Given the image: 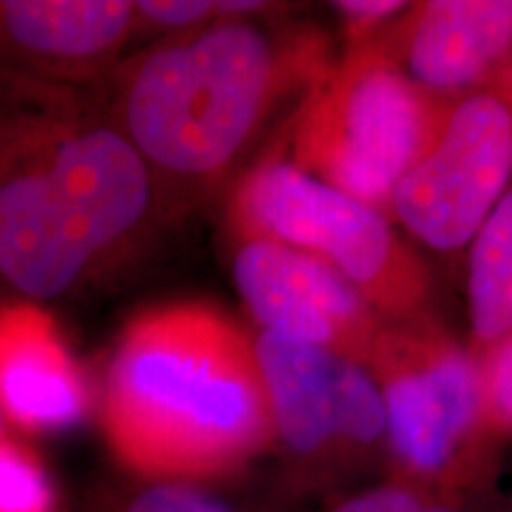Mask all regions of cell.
<instances>
[{
    "instance_id": "obj_11",
    "label": "cell",
    "mask_w": 512,
    "mask_h": 512,
    "mask_svg": "<svg viewBox=\"0 0 512 512\" xmlns=\"http://www.w3.org/2000/svg\"><path fill=\"white\" fill-rule=\"evenodd\" d=\"M415 86L456 100L512 67V0H425L377 38Z\"/></svg>"
},
{
    "instance_id": "obj_13",
    "label": "cell",
    "mask_w": 512,
    "mask_h": 512,
    "mask_svg": "<svg viewBox=\"0 0 512 512\" xmlns=\"http://www.w3.org/2000/svg\"><path fill=\"white\" fill-rule=\"evenodd\" d=\"M467 302L475 354L512 335V185L470 242Z\"/></svg>"
},
{
    "instance_id": "obj_12",
    "label": "cell",
    "mask_w": 512,
    "mask_h": 512,
    "mask_svg": "<svg viewBox=\"0 0 512 512\" xmlns=\"http://www.w3.org/2000/svg\"><path fill=\"white\" fill-rule=\"evenodd\" d=\"M93 392L55 318L31 302L0 306V411L24 432H62L91 413Z\"/></svg>"
},
{
    "instance_id": "obj_18",
    "label": "cell",
    "mask_w": 512,
    "mask_h": 512,
    "mask_svg": "<svg viewBox=\"0 0 512 512\" xmlns=\"http://www.w3.org/2000/svg\"><path fill=\"white\" fill-rule=\"evenodd\" d=\"M479 356L486 415L498 439L512 437V335L498 339Z\"/></svg>"
},
{
    "instance_id": "obj_15",
    "label": "cell",
    "mask_w": 512,
    "mask_h": 512,
    "mask_svg": "<svg viewBox=\"0 0 512 512\" xmlns=\"http://www.w3.org/2000/svg\"><path fill=\"white\" fill-rule=\"evenodd\" d=\"M0 512H57L46 467L15 439H0Z\"/></svg>"
},
{
    "instance_id": "obj_19",
    "label": "cell",
    "mask_w": 512,
    "mask_h": 512,
    "mask_svg": "<svg viewBox=\"0 0 512 512\" xmlns=\"http://www.w3.org/2000/svg\"><path fill=\"white\" fill-rule=\"evenodd\" d=\"M332 8L342 19L349 46H366L380 38L403 15L408 3L401 0H339Z\"/></svg>"
},
{
    "instance_id": "obj_6",
    "label": "cell",
    "mask_w": 512,
    "mask_h": 512,
    "mask_svg": "<svg viewBox=\"0 0 512 512\" xmlns=\"http://www.w3.org/2000/svg\"><path fill=\"white\" fill-rule=\"evenodd\" d=\"M230 219L238 235L316 256L389 323L430 318V271L399 238L392 219L287 159H266L249 171Z\"/></svg>"
},
{
    "instance_id": "obj_10",
    "label": "cell",
    "mask_w": 512,
    "mask_h": 512,
    "mask_svg": "<svg viewBox=\"0 0 512 512\" xmlns=\"http://www.w3.org/2000/svg\"><path fill=\"white\" fill-rule=\"evenodd\" d=\"M136 29L131 0H0V74L105 88Z\"/></svg>"
},
{
    "instance_id": "obj_2",
    "label": "cell",
    "mask_w": 512,
    "mask_h": 512,
    "mask_svg": "<svg viewBox=\"0 0 512 512\" xmlns=\"http://www.w3.org/2000/svg\"><path fill=\"white\" fill-rule=\"evenodd\" d=\"M102 420L140 479L228 477L273 444L254 342L207 304H166L128 323L107 368Z\"/></svg>"
},
{
    "instance_id": "obj_16",
    "label": "cell",
    "mask_w": 512,
    "mask_h": 512,
    "mask_svg": "<svg viewBox=\"0 0 512 512\" xmlns=\"http://www.w3.org/2000/svg\"><path fill=\"white\" fill-rule=\"evenodd\" d=\"M325 512H467V503L387 477L342 496Z\"/></svg>"
},
{
    "instance_id": "obj_5",
    "label": "cell",
    "mask_w": 512,
    "mask_h": 512,
    "mask_svg": "<svg viewBox=\"0 0 512 512\" xmlns=\"http://www.w3.org/2000/svg\"><path fill=\"white\" fill-rule=\"evenodd\" d=\"M448 102L415 86L377 41L349 46L299 105L292 164L389 216L396 185L432 143Z\"/></svg>"
},
{
    "instance_id": "obj_14",
    "label": "cell",
    "mask_w": 512,
    "mask_h": 512,
    "mask_svg": "<svg viewBox=\"0 0 512 512\" xmlns=\"http://www.w3.org/2000/svg\"><path fill=\"white\" fill-rule=\"evenodd\" d=\"M275 5L261 0H138V29L195 31L228 19L259 17Z\"/></svg>"
},
{
    "instance_id": "obj_20",
    "label": "cell",
    "mask_w": 512,
    "mask_h": 512,
    "mask_svg": "<svg viewBox=\"0 0 512 512\" xmlns=\"http://www.w3.org/2000/svg\"><path fill=\"white\" fill-rule=\"evenodd\" d=\"M8 437V420H5L3 411H0V439Z\"/></svg>"
},
{
    "instance_id": "obj_17",
    "label": "cell",
    "mask_w": 512,
    "mask_h": 512,
    "mask_svg": "<svg viewBox=\"0 0 512 512\" xmlns=\"http://www.w3.org/2000/svg\"><path fill=\"white\" fill-rule=\"evenodd\" d=\"M105 512H235L204 491L200 484L143 479L140 486L121 491L107 503Z\"/></svg>"
},
{
    "instance_id": "obj_3",
    "label": "cell",
    "mask_w": 512,
    "mask_h": 512,
    "mask_svg": "<svg viewBox=\"0 0 512 512\" xmlns=\"http://www.w3.org/2000/svg\"><path fill=\"white\" fill-rule=\"evenodd\" d=\"M328 67L318 38L228 19L124 57L102 93L159 190H207Z\"/></svg>"
},
{
    "instance_id": "obj_7",
    "label": "cell",
    "mask_w": 512,
    "mask_h": 512,
    "mask_svg": "<svg viewBox=\"0 0 512 512\" xmlns=\"http://www.w3.org/2000/svg\"><path fill=\"white\" fill-rule=\"evenodd\" d=\"M252 342L271 448L294 494H332L387 465L384 403L361 363L261 330Z\"/></svg>"
},
{
    "instance_id": "obj_1",
    "label": "cell",
    "mask_w": 512,
    "mask_h": 512,
    "mask_svg": "<svg viewBox=\"0 0 512 512\" xmlns=\"http://www.w3.org/2000/svg\"><path fill=\"white\" fill-rule=\"evenodd\" d=\"M157 195L102 88L0 74V283L24 302L67 297L110 266Z\"/></svg>"
},
{
    "instance_id": "obj_9",
    "label": "cell",
    "mask_w": 512,
    "mask_h": 512,
    "mask_svg": "<svg viewBox=\"0 0 512 512\" xmlns=\"http://www.w3.org/2000/svg\"><path fill=\"white\" fill-rule=\"evenodd\" d=\"M238 238L233 283L259 330L366 368L389 320L316 256L268 238Z\"/></svg>"
},
{
    "instance_id": "obj_4",
    "label": "cell",
    "mask_w": 512,
    "mask_h": 512,
    "mask_svg": "<svg viewBox=\"0 0 512 512\" xmlns=\"http://www.w3.org/2000/svg\"><path fill=\"white\" fill-rule=\"evenodd\" d=\"M366 370L384 403L387 477L470 503L501 446L472 347L432 318L387 323Z\"/></svg>"
},
{
    "instance_id": "obj_8",
    "label": "cell",
    "mask_w": 512,
    "mask_h": 512,
    "mask_svg": "<svg viewBox=\"0 0 512 512\" xmlns=\"http://www.w3.org/2000/svg\"><path fill=\"white\" fill-rule=\"evenodd\" d=\"M512 183V67L448 102L432 143L396 185L389 219L434 252H458Z\"/></svg>"
},
{
    "instance_id": "obj_21",
    "label": "cell",
    "mask_w": 512,
    "mask_h": 512,
    "mask_svg": "<svg viewBox=\"0 0 512 512\" xmlns=\"http://www.w3.org/2000/svg\"><path fill=\"white\" fill-rule=\"evenodd\" d=\"M496 512H512V491H510V496L505 498V501L501 503V508H498Z\"/></svg>"
}]
</instances>
